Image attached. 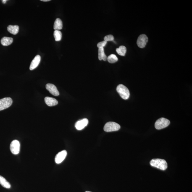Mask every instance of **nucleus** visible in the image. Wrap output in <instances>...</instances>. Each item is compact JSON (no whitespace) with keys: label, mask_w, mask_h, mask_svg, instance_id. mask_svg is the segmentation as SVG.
Wrapping results in <instances>:
<instances>
[{"label":"nucleus","mask_w":192,"mask_h":192,"mask_svg":"<svg viewBox=\"0 0 192 192\" xmlns=\"http://www.w3.org/2000/svg\"><path fill=\"white\" fill-rule=\"evenodd\" d=\"M152 167L156 168L161 170H165L167 169L168 164L165 160L154 159L152 160L150 163Z\"/></svg>","instance_id":"nucleus-1"},{"label":"nucleus","mask_w":192,"mask_h":192,"mask_svg":"<svg viewBox=\"0 0 192 192\" xmlns=\"http://www.w3.org/2000/svg\"><path fill=\"white\" fill-rule=\"evenodd\" d=\"M117 91L122 99H128L130 96V93L128 88L123 84H119L117 88Z\"/></svg>","instance_id":"nucleus-2"},{"label":"nucleus","mask_w":192,"mask_h":192,"mask_svg":"<svg viewBox=\"0 0 192 192\" xmlns=\"http://www.w3.org/2000/svg\"><path fill=\"white\" fill-rule=\"evenodd\" d=\"M170 124V121L165 118H161L156 121L155 127L157 130H161L168 126Z\"/></svg>","instance_id":"nucleus-3"},{"label":"nucleus","mask_w":192,"mask_h":192,"mask_svg":"<svg viewBox=\"0 0 192 192\" xmlns=\"http://www.w3.org/2000/svg\"><path fill=\"white\" fill-rule=\"evenodd\" d=\"M120 127L119 124L115 122H109L105 125L104 130L107 132L115 131L120 130Z\"/></svg>","instance_id":"nucleus-4"},{"label":"nucleus","mask_w":192,"mask_h":192,"mask_svg":"<svg viewBox=\"0 0 192 192\" xmlns=\"http://www.w3.org/2000/svg\"><path fill=\"white\" fill-rule=\"evenodd\" d=\"M13 103V101L10 98H5L0 99V111L8 108Z\"/></svg>","instance_id":"nucleus-5"},{"label":"nucleus","mask_w":192,"mask_h":192,"mask_svg":"<svg viewBox=\"0 0 192 192\" xmlns=\"http://www.w3.org/2000/svg\"><path fill=\"white\" fill-rule=\"evenodd\" d=\"M10 149L13 154H18L20 151V143L17 140L12 141L10 145Z\"/></svg>","instance_id":"nucleus-6"},{"label":"nucleus","mask_w":192,"mask_h":192,"mask_svg":"<svg viewBox=\"0 0 192 192\" xmlns=\"http://www.w3.org/2000/svg\"><path fill=\"white\" fill-rule=\"evenodd\" d=\"M148 41V38L147 36L145 34H142L138 37L137 43L138 47L143 48L146 46Z\"/></svg>","instance_id":"nucleus-7"},{"label":"nucleus","mask_w":192,"mask_h":192,"mask_svg":"<svg viewBox=\"0 0 192 192\" xmlns=\"http://www.w3.org/2000/svg\"><path fill=\"white\" fill-rule=\"evenodd\" d=\"M67 155V152L66 150L60 152L56 155L55 158V162L58 164L61 163L65 159Z\"/></svg>","instance_id":"nucleus-8"},{"label":"nucleus","mask_w":192,"mask_h":192,"mask_svg":"<svg viewBox=\"0 0 192 192\" xmlns=\"http://www.w3.org/2000/svg\"><path fill=\"white\" fill-rule=\"evenodd\" d=\"M46 89L50 92L51 94L55 96H58L59 95V93L56 87L54 84L48 83L46 85Z\"/></svg>","instance_id":"nucleus-9"},{"label":"nucleus","mask_w":192,"mask_h":192,"mask_svg":"<svg viewBox=\"0 0 192 192\" xmlns=\"http://www.w3.org/2000/svg\"><path fill=\"white\" fill-rule=\"evenodd\" d=\"M88 124V120L86 118L78 121L75 123V126L78 130H81L84 128Z\"/></svg>","instance_id":"nucleus-10"},{"label":"nucleus","mask_w":192,"mask_h":192,"mask_svg":"<svg viewBox=\"0 0 192 192\" xmlns=\"http://www.w3.org/2000/svg\"><path fill=\"white\" fill-rule=\"evenodd\" d=\"M41 56L39 55L35 56L33 60L32 61L31 63L30 69V70H33L38 67L41 61Z\"/></svg>","instance_id":"nucleus-11"},{"label":"nucleus","mask_w":192,"mask_h":192,"mask_svg":"<svg viewBox=\"0 0 192 192\" xmlns=\"http://www.w3.org/2000/svg\"><path fill=\"white\" fill-rule=\"evenodd\" d=\"M45 102L49 106H53L57 105L58 102L57 100L54 98L46 97L45 98Z\"/></svg>","instance_id":"nucleus-12"},{"label":"nucleus","mask_w":192,"mask_h":192,"mask_svg":"<svg viewBox=\"0 0 192 192\" xmlns=\"http://www.w3.org/2000/svg\"><path fill=\"white\" fill-rule=\"evenodd\" d=\"M8 31L13 35H15L19 31V27L17 25H9L7 27Z\"/></svg>","instance_id":"nucleus-13"},{"label":"nucleus","mask_w":192,"mask_h":192,"mask_svg":"<svg viewBox=\"0 0 192 192\" xmlns=\"http://www.w3.org/2000/svg\"><path fill=\"white\" fill-rule=\"evenodd\" d=\"M13 40L12 38L4 37L1 38V45L4 46H8L10 45L13 42Z\"/></svg>","instance_id":"nucleus-14"},{"label":"nucleus","mask_w":192,"mask_h":192,"mask_svg":"<svg viewBox=\"0 0 192 192\" xmlns=\"http://www.w3.org/2000/svg\"><path fill=\"white\" fill-rule=\"evenodd\" d=\"M98 59L100 61H106L107 60V57L104 53V47L99 48L98 49Z\"/></svg>","instance_id":"nucleus-15"},{"label":"nucleus","mask_w":192,"mask_h":192,"mask_svg":"<svg viewBox=\"0 0 192 192\" xmlns=\"http://www.w3.org/2000/svg\"><path fill=\"white\" fill-rule=\"evenodd\" d=\"M63 24L62 20L59 18L56 19L54 24V28L55 30H59L62 29Z\"/></svg>","instance_id":"nucleus-16"},{"label":"nucleus","mask_w":192,"mask_h":192,"mask_svg":"<svg viewBox=\"0 0 192 192\" xmlns=\"http://www.w3.org/2000/svg\"><path fill=\"white\" fill-rule=\"evenodd\" d=\"M0 184L1 186L6 189H10L11 188V185L5 178L0 175Z\"/></svg>","instance_id":"nucleus-17"},{"label":"nucleus","mask_w":192,"mask_h":192,"mask_svg":"<svg viewBox=\"0 0 192 192\" xmlns=\"http://www.w3.org/2000/svg\"><path fill=\"white\" fill-rule=\"evenodd\" d=\"M118 54L121 56H125L126 54L127 49L125 46H121L116 49Z\"/></svg>","instance_id":"nucleus-18"},{"label":"nucleus","mask_w":192,"mask_h":192,"mask_svg":"<svg viewBox=\"0 0 192 192\" xmlns=\"http://www.w3.org/2000/svg\"><path fill=\"white\" fill-rule=\"evenodd\" d=\"M108 62L111 64L115 63L118 60V59L115 54H111L107 57Z\"/></svg>","instance_id":"nucleus-19"},{"label":"nucleus","mask_w":192,"mask_h":192,"mask_svg":"<svg viewBox=\"0 0 192 192\" xmlns=\"http://www.w3.org/2000/svg\"><path fill=\"white\" fill-rule=\"evenodd\" d=\"M55 40L56 41H60L62 39V33L59 30H55L54 33Z\"/></svg>","instance_id":"nucleus-20"},{"label":"nucleus","mask_w":192,"mask_h":192,"mask_svg":"<svg viewBox=\"0 0 192 192\" xmlns=\"http://www.w3.org/2000/svg\"><path fill=\"white\" fill-rule=\"evenodd\" d=\"M104 41L106 42L112 41L114 40V37L111 35H106V36L104 37Z\"/></svg>","instance_id":"nucleus-21"},{"label":"nucleus","mask_w":192,"mask_h":192,"mask_svg":"<svg viewBox=\"0 0 192 192\" xmlns=\"http://www.w3.org/2000/svg\"><path fill=\"white\" fill-rule=\"evenodd\" d=\"M107 42L105 41H103L101 42L98 43L97 44L98 47L99 48L104 47L107 44Z\"/></svg>","instance_id":"nucleus-22"},{"label":"nucleus","mask_w":192,"mask_h":192,"mask_svg":"<svg viewBox=\"0 0 192 192\" xmlns=\"http://www.w3.org/2000/svg\"><path fill=\"white\" fill-rule=\"evenodd\" d=\"M41 1H45V2H46V1H51V0H41Z\"/></svg>","instance_id":"nucleus-23"},{"label":"nucleus","mask_w":192,"mask_h":192,"mask_svg":"<svg viewBox=\"0 0 192 192\" xmlns=\"http://www.w3.org/2000/svg\"><path fill=\"white\" fill-rule=\"evenodd\" d=\"M6 1H7L6 0H2V1L3 3H4V4H5Z\"/></svg>","instance_id":"nucleus-24"},{"label":"nucleus","mask_w":192,"mask_h":192,"mask_svg":"<svg viewBox=\"0 0 192 192\" xmlns=\"http://www.w3.org/2000/svg\"><path fill=\"white\" fill-rule=\"evenodd\" d=\"M91 192L88 191H86V192Z\"/></svg>","instance_id":"nucleus-25"}]
</instances>
